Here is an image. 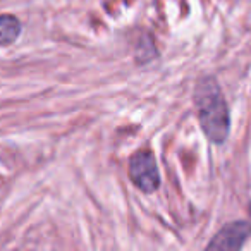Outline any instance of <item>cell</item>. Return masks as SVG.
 <instances>
[{"instance_id": "6da1fadb", "label": "cell", "mask_w": 251, "mask_h": 251, "mask_svg": "<svg viewBox=\"0 0 251 251\" xmlns=\"http://www.w3.org/2000/svg\"><path fill=\"white\" fill-rule=\"evenodd\" d=\"M200 124L210 141L220 145L229 134V110L213 77H203L195 93Z\"/></svg>"}, {"instance_id": "7a4b0ae2", "label": "cell", "mask_w": 251, "mask_h": 251, "mask_svg": "<svg viewBox=\"0 0 251 251\" xmlns=\"http://www.w3.org/2000/svg\"><path fill=\"white\" fill-rule=\"evenodd\" d=\"M129 177L141 191L151 193L160 184L157 162L150 151H138L129 162Z\"/></svg>"}, {"instance_id": "3957f363", "label": "cell", "mask_w": 251, "mask_h": 251, "mask_svg": "<svg viewBox=\"0 0 251 251\" xmlns=\"http://www.w3.org/2000/svg\"><path fill=\"white\" fill-rule=\"evenodd\" d=\"M251 236L250 222H232L219 230L205 251H241Z\"/></svg>"}, {"instance_id": "277c9868", "label": "cell", "mask_w": 251, "mask_h": 251, "mask_svg": "<svg viewBox=\"0 0 251 251\" xmlns=\"http://www.w3.org/2000/svg\"><path fill=\"white\" fill-rule=\"evenodd\" d=\"M21 21L12 14H0V45H11L21 35Z\"/></svg>"}]
</instances>
